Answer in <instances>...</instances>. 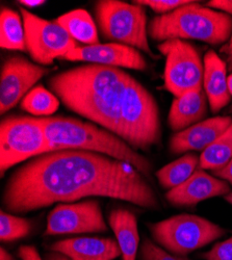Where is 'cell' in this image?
Wrapping results in <instances>:
<instances>
[{"mask_svg":"<svg viewBox=\"0 0 232 260\" xmlns=\"http://www.w3.org/2000/svg\"><path fill=\"white\" fill-rule=\"evenodd\" d=\"M88 197L122 200L159 209L151 185L130 164L84 150H58L32 158L9 178L3 203L9 213L23 214L55 203Z\"/></svg>","mask_w":232,"mask_h":260,"instance_id":"1","label":"cell"},{"mask_svg":"<svg viewBox=\"0 0 232 260\" xmlns=\"http://www.w3.org/2000/svg\"><path fill=\"white\" fill-rule=\"evenodd\" d=\"M129 77L119 68L89 63L53 75L47 83L68 110L116 135Z\"/></svg>","mask_w":232,"mask_h":260,"instance_id":"2","label":"cell"},{"mask_svg":"<svg viewBox=\"0 0 232 260\" xmlns=\"http://www.w3.org/2000/svg\"><path fill=\"white\" fill-rule=\"evenodd\" d=\"M44 128L49 152L84 150L130 164L143 176L150 177L151 162L117 135L88 122L67 117L39 118Z\"/></svg>","mask_w":232,"mask_h":260,"instance_id":"3","label":"cell"},{"mask_svg":"<svg viewBox=\"0 0 232 260\" xmlns=\"http://www.w3.org/2000/svg\"><path fill=\"white\" fill-rule=\"evenodd\" d=\"M148 35L154 41L193 39L216 46L231 38L232 18L193 2L153 18L148 26Z\"/></svg>","mask_w":232,"mask_h":260,"instance_id":"4","label":"cell"},{"mask_svg":"<svg viewBox=\"0 0 232 260\" xmlns=\"http://www.w3.org/2000/svg\"><path fill=\"white\" fill-rule=\"evenodd\" d=\"M135 150H149L161 138L158 105L152 94L132 76L123 92L116 134Z\"/></svg>","mask_w":232,"mask_h":260,"instance_id":"5","label":"cell"},{"mask_svg":"<svg viewBox=\"0 0 232 260\" xmlns=\"http://www.w3.org/2000/svg\"><path fill=\"white\" fill-rule=\"evenodd\" d=\"M95 15L104 39L156 58L149 46L147 15L143 6L119 0H100L96 3Z\"/></svg>","mask_w":232,"mask_h":260,"instance_id":"6","label":"cell"},{"mask_svg":"<svg viewBox=\"0 0 232 260\" xmlns=\"http://www.w3.org/2000/svg\"><path fill=\"white\" fill-rule=\"evenodd\" d=\"M149 230L157 244L178 256H186L227 233L209 220L187 213L149 224Z\"/></svg>","mask_w":232,"mask_h":260,"instance_id":"7","label":"cell"},{"mask_svg":"<svg viewBox=\"0 0 232 260\" xmlns=\"http://www.w3.org/2000/svg\"><path fill=\"white\" fill-rule=\"evenodd\" d=\"M49 152L44 128L39 118L10 116L0 124V172Z\"/></svg>","mask_w":232,"mask_h":260,"instance_id":"8","label":"cell"},{"mask_svg":"<svg viewBox=\"0 0 232 260\" xmlns=\"http://www.w3.org/2000/svg\"><path fill=\"white\" fill-rule=\"evenodd\" d=\"M165 56L164 88L175 97L202 90L204 64L195 46L182 40L164 41L157 46Z\"/></svg>","mask_w":232,"mask_h":260,"instance_id":"9","label":"cell"},{"mask_svg":"<svg viewBox=\"0 0 232 260\" xmlns=\"http://www.w3.org/2000/svg\"><path fill=\"white\" fill-rule=\"evenodd\" d=\"M25 30L26 50L40 66L51 64L75 49L77 43L55 21L40 18L27 10L20 9Z\"/></svg>","mask_w":232,"mask_h":260,"instance_id":"10","label":"cell"},{"mask_svg":"<svg viewBox=\"0 0 232 260\" xmlns=\"http://www.w3.org/2000/svg\"><path fill=\"white\" fill-rule=\"evenodd\" d=\"M96 200L57 204L49 213L44 235L79 234L108 231Z\"/></svg>","mask_w":232,"mask_h":260,"instance_id":"11","label":"cell"},{"mask_svg":"<svg viewBox=\"0 0 232 260\" xmlns=\"http://www.w3.org/2000/svg\"><path fill=\"white\" fill-rule=\"evenodd\" d=\"M49 69L34 63L24 56L13 55L7 58L0 77V113L6 114L24 98L32 86L43 78Z\"/></svg>","mask_w":232,"mask_h":260,"instance_id":"12","label":"cell"},{"mask_svg":"<svg viewBox=\"0 0 232 260\" xmlns=\"http://www.w3.org/2000/svg\"><path fill=\"white\" fill-rule=\"evenodd\" d=\"M59 59L88 61L95 64L138 71H144L147 68L146 59L138 49L119 43H107V44L99 43L96 45L78 46Z\"/></svg>","mask_w":232,"mask_h":260,"instance_id":"13","label":"cell"},{"mask_svg":"<svg viewBox=\"0 0 232 260\" xmlns=\"http://www.w3.org/2000/svg\"><path fill=\"white\" fill-rule=\"evenodd\" d=\"M230 193L229 183L198 169L181 185L169 190L167 200L174 206H193L199 202Z\"/></svg>","mask_w":232,"mask_h":260,"instance_id":"14","label":"cell"},{"mask_svg":"<svg viewBox=\"0 0 232 260\" xmlns=\"http://www.w3.org/2000/svg\"><path fill=\"white\" fill-rule=\"evenodd\" d=\"M232 124V117H215L203 120L180 133L170 140V151L181 154L187 151H204L217 141Z\"/></svg>","mask_w":232,"mask_h":260,"instance_id":"15","label":"cell"},{"mask_svg":"<svg viewBox=\"0 0 232 260\" xmlns=\"http://www.w3.org/2000/svg\"><path fill=\"white\" fill-rule=\"evenodd\" d=\"M49 249L71 260H113L121 256L117 241L105 237L67 238L52 244Z\"/></svg>","mask_w":232,"mask_h":260,"instance_id":"16","label":"cell"},{"mask_svg":"<svg viewBox=\"0 0 232 260\" xmlns=\"http://www.w3.org/2000/svg\"><path fill=\"white\" fill-rule=\"evenodd\" d=\"M227 79L226 62L215 51L209 50L204 56L203 86L214 114L219 113L230 102Z\"/></svg>","mask_w":232,"mask_h":260,"instance_id":"17","label":"cell"},{"mask_svg":"<svg viewBox=\"0 0 232 260\" xmlns=\"http://www.w3.org/2000/svg\"><path fill=\"white\" fill-rule=\"evenodd\" d=\"M207 96L202 90L175 97L169 113L168 122L175 133L201 122L207 115Z\"/></svg>","mask_w":232,"mask_h":260,"instance_id":"18","label":"cell"},{"mask_svg":"<svg viewBox=\"0 0 232 260\" xmlns=\"http://www.w3.org/2000/svg\"><path fill=\"white\" fill-rule=\"evenodd\" d=\"M109 223L121 250L122 260H137L140 235L136 215L127 209H114Z\"/></svg>","mask_w":232,"mask_h":260,"instance_id":"19","label":"cell"},{"mask_svg":"<svg viewBox=\"0 0 232 260\" xmlns=\"http://www.w3.org/2000/svg\"><path fill=\"white\" fill-rule=\"evenodd\" d=\"M55 22L75 41L86 46L99 44L97 27L92 16L86 10L78 9L58 17Z\"/></svg>","mask_w":232,"mask_h":260,"instance_id":"20","label":"cell"},{"mask_svg":"<svg viewBox=\"0 0 232 260\" xmlns=\"http://www.w3.org/2000/svg\"><path fill=\"white\" fill-rule=\"evenodd\" d=\"M199 160L200 157L196 154L188 153L162 167L156 172V178L159 184L167 189H172L181 185L194 174Z\"/></svg>","mask_w":232,"mask_h":260,"instance_id":"21","label":"cell"},{"mask_svg":"<svg viewBox=\"0 0 232 260\" xmlns=\"http://www.w3.org/2000/svg\"><path fill=\"white\" fill-rule=\"evenodd\" d=\"M0 46L4 49L27 51L25 30L17 12L3 8L0 13Z\"/></svg>","mask_w":232,"mask_h":260,"instance_id":"22","label":"cell"},{"mask_svg":"<svg viewBox=\"0 0 232 260\" xmlns=\"http://www.w3.org/2000/svg\"><path fill=\"white\" fill-rule=\"evenodd\" d=\"M232 159V124L226 132L207 147L200 155L199 168L217 171L229 164Z\"/></svg>","mask_w":232,"mask_h":260,"instance_id":"23","label":"cell"},{"mask_svg":"<svg viewBox=\"0 0 232 260\" xmlns=\"http://www.w3.org/2000/svg\"><path fill=\"white\" fill-rule=\"evenodd\" d=\"M59 106L58 98L43 86H36L21 102V108L35 116H49Z\"/></svg>","mask_w":232,"mask_h":260,"instance_id":"24","label":"cell"},{"mask_svg":"<svg viewBox=\"0 0 232 260\" xmlns=\"http://www.w3.org/2000/svg\"><path fill=\"white\" fill-rule=\"evenodd\" d=\"M31 223L27 219L19 218L9 212H0V240L12 242L23 238L29 234Z\"/></svg>","mask_w":232,"mask_h":260,"instance_id":"25","label":"cell"},{"mask_svg":"<svg viewBox=\"0 0 232 260\" xmlns=\"http://www.w3.org/2000/svg\"><path fill=\"white\" fill-rule=\"evenodd\" d=\"M140 256L141 260H191L185 256H178L168 253L147 237L141 246Z\"/></svg>","mask_w":232,"mask_h":260,"instance_id":"26","label":"cell"},{"mask_svg":"<svg viewBox=\"0 0 232 260\" xmlns=\"http://www.w3.org/2000/svg\"><path fill=\"white\" fill-rule=\"evenodd\" d=\"M132 3L143 7L147 6L157 14L165 15L193 2H188V0H136Z\"/></svg>","mask_w":232,"mask_h":260,"instance_id":"27","label":"cell"},{"mask_svg":"<svg viewBox=\"0 0 232 260\" xmlns=\"http://www.w3.org/2000/svg\"><path fill=\"white\" fill-rule=\"evenodd\" d=\"M205 260H232V237L216 244L209 251L201 254Z\"/></svg>","mask_w":232,"mask_h":260,"instance_id":"28","label":"cell"},{"mask_svg":"<svg viewBox=\"0 0 232 260\" xmlns=\"http://www.w3.org/2000/svg\"><path fill=\"white\" fill-rule=\"evenodd\" d=\"M207 8L216 9L222 11V13L232 16V0H213V2L207 4Z\"/></svg>","mask_w":232,"mask_h":260,"instance_id":"29","label":"cell"},{"mask_svg":"<svg viewBox=\"0 0 232 260\" xmlns=\"http://www.w3.org/2000/svg\"><path fill=\"white\" fill-rule=\"evenodd\" d=\"M18 255L22 260H42L39 252L32 246H21Z\"/></svg>","mask_w":232,"mask_h":260,"instance_id":"30","label":"cell"},{"mask_svg":"<svg viewBox=\"0 0 232 260\" xmlns=\"http://www.w3.org/2000/svg\"><path fill=\"white\" fill-rule=\"evenodd\" d=\"M214 175L222 178L223 180L229 182L232 185V159L229 161V164L227 166H225L224 168L217 170V171H213Z\"/></svg>","mask_w":232,"mask_h":260,"instance_id":"31","label":"cell"},{"mask_svg":"<svg viewBox=\"0 0 232 260\" xmlns=\"http://www.w3.org/2000/svg\"><path fill=\"white\" fill-rule=\"evenodd\" d=\"M44 258H45V260H71L65 255H62L57 252H52V251H50L49 253H46Z\"/></svg>","mask_w":232,"mask_h":260,"instance_id":"32","label":"cell"},{"mask_svg":"<svg viewBox=\"0 0 232 260\" xmlns=\"http://www.w3.org/2000/svg\"><path fill=\"white\" fill-rule=\"evenodd\" d=\"M45 3L46 2H44V0H20V2H18V4L25 7H29V8L40 7L42 5H44Z\"/></svg>","mask_w":232,"mask_h":260,"instance_id":"33","label":"cell"},{"mask_svg":"<svg viewBox=\"0 0 232 260\" xmlns=\"http://www.w3.org/2000/svg\"><path fill=\"white\" fill-rule=\"evenodd\" d=\"M0 260H14V257L4 248L0 250Z\"/></svg>","mask_w":232,"mask_h":260,"instance_id":"34","label":"cell"},{"mask_svg":"<svg viewBox=\"0 0 232 260\" xmlns=\"http://www.w3.org/2000/svg\"><path fill=\"white\" fill-rule=\"evenodd\" d=\"M227 54H228V61L231 64L232 63V35L229 41V44L227 46Z\"/></svg>","mask_w":232,"mask_h":260,"instance_id":"35","label":"cell"},{"mask_svg":"<svg viewBox=\"0 0 232 260\" xmlns=\"http://www.w3.org/2000/svg\"><path fill=\"white\" fill-rule=\"evenodd\" d=\"M227 83H228V91H229L230 95L232 96V74L228 76V79H227Z\"/></svg>","mask_w":232,"mask_h":260,"instance_id":"36","label":"cell"},{"mask_svg":"<svg viewBox=\"0 0 232 260\" xmlns=\"http://www.w3.org/2000/svg\"><path fill=\"white\" fill-rule=\"evenodd\" d=\"M225 200H226L229 204L232 205V192H230V193L227 194V196H225Z\"/></svg>","mask_w":232,"mask_h":260,"instance_id":"37","label":"cell"},{"mask_svg":"<svg viewBox=\"0 0 232 260\" xmlns=\"http://www.w3.org/2000/svg\"><path fill=\"white\" fill-rule=\"evenodd\" d=\"M229 112H230V113H232V105H231V107H230V110H229Z\"/></svg>","mask_w":232,"mask_h":260,"instance_id":"38","label":"cell"}]
</instances>
